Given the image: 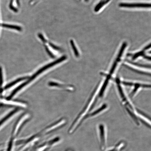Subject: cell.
<instances>
[{
  "instance_id": "8992f818",
  "label": "cell",
  "mask_w": 151,
  "mask_h": 151,
  "mask_svg": "<svg viewBox=\"0 0 151 151\" xmlns=\"http://www.w3.org/2000/svg\"><path fill=\"white\" fill-rule=\"evenodd\" d=\"M28 117H29V114H24L21 116V117L20 118L19 120L18 121L16 127H15L14 133L16 134L19 128L21 127L23 123L26 120H27Z\"/></svg>"
},
{
  "instance_id": "9c48e42d",
  "label": "cell",
  "mask_w": 151,
  "mask_h": 151,
  "mask_svg": "<svg viewBox=\"0 0 151 151\" xmlns=\"http://www.w3.org/2000/svg\"><path fill=\"white\" fill-rule=\"evenodd\" d=\"M27 78V77H23L17 79L16 80L10 83L7 85L6 86H5L4 89L6 90L11 87H12L13 86H15V85H16V84H18V83L22 82V81L25 80H26V79H27L28 78Z\"/></svg>"
},
{
  "instance_id": "ba28073f",
  "label": "cell",
  "mask_w": 151,
  "mask_h": 151,
  "mask_svg": "<svg viewBox=\"0 0 151 151\" xmlns=\"http://www.w3.org/2000/svg\"><path fill=\"white\" fill-rule=\"evenodd\" d=\"M19 111V109H15V110H13L9 113L8 114H7L6 116H5L4 118L2 119L0 121V126L4 124V123L6 122L7 120L10 118L12 116L18 113Z\"/></svg>"
},
{
  "instance_id": "30bf717a",
  "label": "cell",
  "mask_w": 151,
  "mask_h": 151,
  "mask_svg": "<svg viewBox=\"0 0 151 151\" xmlns=\"http://www.w3.org/2000/svg\"><path fill=\"white\" fill-rule=\"evenodd\" d=\"M1 26L5 28L18 30V31H21L22 30V28L19 27V26H17L11 25V24H1Z\"/></svg>"
},
{
  "instance_id": "8fae6325",
  "label": "cell",
  "mask_w": 151,
  "mask_h": 151,
  "mask_svg": "<svg viewBox=\"0 0 151 151\" xmlns=\"http://www.w3.org/2000/svg\"><path fill=\"white\" fill-rule=\"evenodd\" d=\"M70 43L71 47H72L73 50V52H74L75 56H76L77 58H78L79 56H80V54H79L78 50L75 46L74 41L73 40H71L70 41Z\"/></svg>"
},
{
  "instance_id": "6da1fadb",
  "label": "cell",
  "mask_w": 151,
  "mask_h": 151,
  "mask_svg": "<svg viewBox=\"0 0 151 151\" xmlns=\"http://www.w3.org/2000/svg\"><path fill=\"white\" fill-rule=\"evenodd\" d=\"M67 56H64L54 62L50 63L41 68L36 73H35L31 78L28 79L27 81L16 88L9 97H7V99L8 100H10L16 94L21 93L22 92L33 85L34 83L36 82L39 79V78H41V77L46 75L48 73L52 70L54 69V67L58 65V64L65 61L67 59Z\"/></svg>"
},
{
  "instance_id": "5b68a950",
  "label": "cell",
  "mask_w": 151,
  "mask_h": 151,
  "mask_svg": "<svg viewBox=\"0 0 151 151\" xmlns=\"http://www.w3.org/2000/svg\"><path fill=\"white\" fill-rule=\"evenodd\" d=\"M49 86L52 87L62 88V89H66L70 91L73 90V88H71V87H70L69 86H65V85L60 83H59L54 82V81L50 82L49 83Z\"/></svg>"
},
{
  "instance_id": "4fadbf2b",
  "label": "cell",
  "mask_w": 151,
  "mask_h": 151,
  "mask_svg": "<svg viewBox=\"0 0 151 151\" xmlns=\"http://www.w3.org/2000/svg\"><path fill=\"white\" fill-rule=\"evenodd\" d=\"M3 83V75L2 69L1 67H0V87L2 86Z\"/></svg>"
},
{
  "instance_id": "9a60e30c",
  "label": "cell",
  "mask_w": 151,
  "mask_h": 151,
  "mask_svg": "<svg viewBox=\"0 0 151 151\" xmlns=\"http://www.w3.org/2000/svg\"><path fill=\"white\" fill-rule=\"evenodd\" d=\"M36 1V0H32V1H31V2H32V1Z\"/></svg>"
},
{
  "instance_id": "7a4b0ae2",
  "label": "cell",
  "mask_w": 151,
  "mask_h": 151,
  "mask_svg": "<svg viewBox=\"0 0 151 151\" xmlns=\"http://www.w3.org/2000/svg\"><path fill=\"white\" fill-rule=\"evenodd\" d=\"M107 138V133L104 125L103 124H100L99 127V139L101 150H104L106 148Z\"/></svg>"
},
{
  "instance_id": "52a82bcc",
  "label": "cell",
  "mask_w": 151,
  "mask_h": 151,
  "mask_svg": "<svg viewBox=\"0 0 151 151\" xmlns=\"http://www.w3.org/2000/svg\"><path fill=\"white\" fill-rule=\"evenodd\" d=\"M146 50H145L144 48L143 50L136 53L135 54L133 55V57H132V59H133V60H135L137 58L139 57L142 56L145 58V59L150 61V57H149V56H147L145 54V51H146Z\"/></svg>"
},
{
  "instance_id": "3957f363",
  "label": "cell",
  "mask_w": 151,
  "mask_h": 151,
  "mask_svg": "<svg viewBox=\"0 0 151 151\" xmlns=\"http://www.w3.org/2000/svg\"><path fill=\"white\" fill-rule=\"evenodd\" d=\"M119 6L123 8H150V4L146 3H121L119 4Z\"/></svg>"
},
{
  "instance_id": "277c9868",
  "label": "cell",
  "mask_w": 151,
  "mask_h": 151,
  "mask_svg": "<svg viewBox=\"0 0 151 151\" xmlns=\"http://www.w3.org/2000/svg\"><path fill=\"white\" fill-rule=\"evenodd\" d=\"M122 83L125 85V86H134L135 88H134L131 94V97H133V96L136 93L137 90H138L139 88H148L150 87V86H149L148 85L139 83H135L131 82H122Z\"/></svg>"
},
{
  "instance_id": "5bb4252c",
  "label": "cell",
  "mask_w": 151,
  "mask_h": 151,
  "mask_svg": "<svg viewBox=\"0 0 151 151\" xmlns=\"http://www.w3.org/2000/svg\"><path fill=\"white\" fill-rule=\"evenodd\" d=\"M84 1L86 2H88L89 1V0H84Z\"/></svg>"
},
{
  "instance_id": "7c38bea8",
  "label": "cell",
  "mask_w": 151,
  "mask_h": 151,
  "mask_svg": "<svg viewBox=\"0 0 151 151\" xmlns=\"http://www.w3.org/2000/svg\"><path fill=\"white\" fill-rule=\"evenodd\" d=\"M124 142H121L119 143L116 147L108 151H120L124 147Z\"/></svg>"
}]
</instances>
